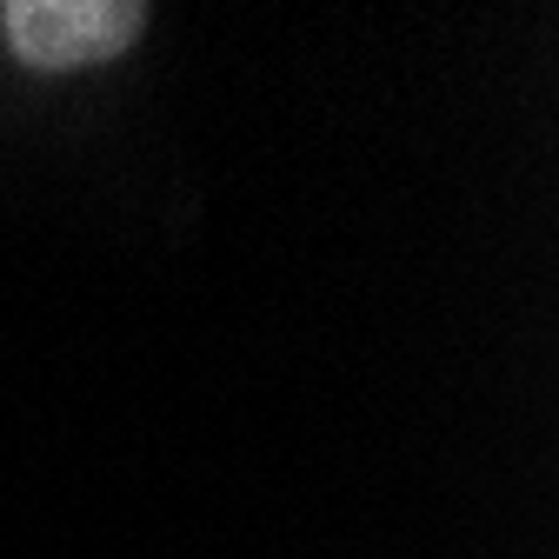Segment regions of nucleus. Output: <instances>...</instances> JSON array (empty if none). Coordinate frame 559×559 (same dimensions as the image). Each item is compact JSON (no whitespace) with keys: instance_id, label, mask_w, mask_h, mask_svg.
<instances>
[{"instance_id":"1","label":"nucleus","mask_w":559,"mask_h":559,"mask_svg":"<svg viewBox=\"0 0 559 559\" xmlns=\"http://www.w3.org/2000/svg\"><path fill=\"white\" fill-rule=\"evenodd\" d=\"M140 0H0V40L27 74H87L147 34Z\"/></svg>"}]
</instances>
